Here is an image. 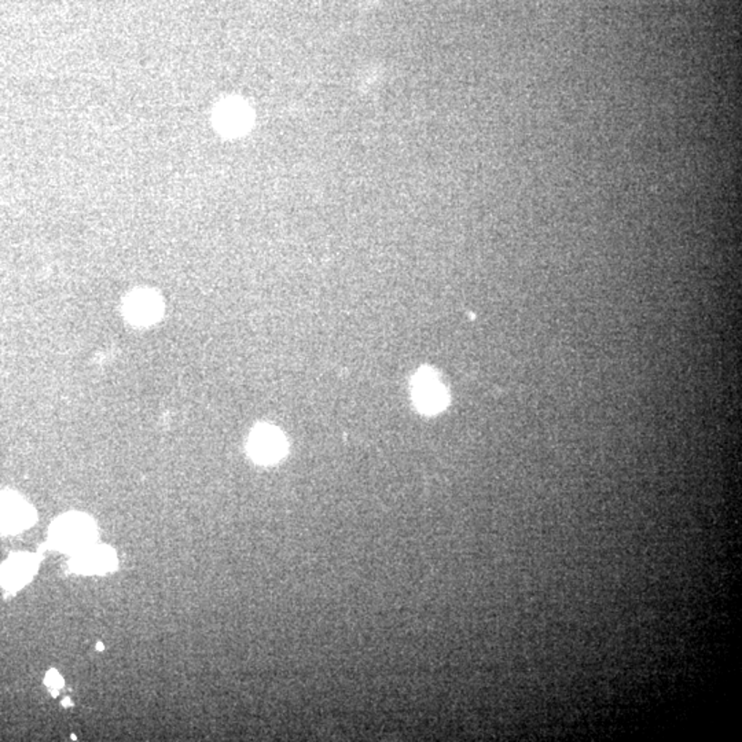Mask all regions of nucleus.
<instances>
[{
	"label": "nucleus",
	"mask_w": 742,
	"mask_h": 742,
	"mask_svg": "<svg viewBox=\"0 0 742 742\" xmlns=\"http://www.w3.org/2000/svg\"><path fill=\"white\" fill-rule=\"evenodd\" d=\"M97 536L96 524L87 515H62L54 523L50 531V539L56 547L62 550H73L76 553L86 547L93 546Z\"/></svg>",
	"instance_id": "obj_1"
},
{
	"label": "nucleus",
	"mask_w": 742,
	"mask_h": 742,
	"mask_svg": "<svg viewBox=\"0 0 742 742\" xmlns=\"http://www.w3.org/2000/svg\"><path fill=\"white\" fill-rule=\"evenodd\" d=\"M412 396L423 414H437L449 403L447 391L431 370L418 371L412 382Z\"/></svg>",
	"instance_id": "obj_2"
},
{
	"label": "nucleus",
	"mask_w": 742,
	"mask_h": 742,
	"mask_svg": "<svg viewBox=\"0 0 742 742\" xmlns=\"http://www.w3.org/2000/svg\"><path fill=\"white\" fill-rule=\"evenodd\" d=\"M286 449L285 436L274 426H258L250 434L249 454L256 462L263 465L278 462L286 454Z\"/></svg>",
	"instance_id": "obj_3"
},
{
	"label": "nucleus",
	"mask_w": 742,
	"mask_h": 742,
	"mask_svg": "<svg viewBox=\"0 0 742 742\" xmlns=\"http://www.w3.org/2000/svg\"><path fill=\"white\" fill-rule=\"evenodd\" d=\"M36 513L15 493H0V535L17 534L31 527Z\"/></svg>",
	"instance_id": "obj_4"
},
{
	"label": "nucleus",
	"mask_w": 742,
	"mask_h": 742,
	"mask_svg": "<svg viewBox=\"0 0 742 742\" xmlns=\"http://www.w3.org/2000/svg\"><path fill=\"white\" fill-rule=\"evenodd\" d=\"M117 565L116 553L109 547L88 546L75 553L70 566L77 574H107Z\"/></svg>",
	"instance_id": "obj_5"
},
{
	"label": "nucleus",
	"mask_w": 742,
	"mask_h": 742,
	"mask_svg": "<svg viewBox=\"0 0 742 742\" xmlns=\"http://www.w3.org/2000/svg\"><path fill=\"white\" fill-rule=\"evenodd\" d=\"M37 569V558L32 554L12 555L0 568V584L6 590L17 591L25 585Z\"/></svg>",
	"instance_id": "obj_6"
},
{
	"label": "nucleus",
	"mask_w": 742,
	"mask_h": 742,
	"mask_svg": "<svg viewBox=\"0 0 742 742\" xmlns=\"http://www.w3.org/2000/svg\"><path fill=\"white\" fill-rule=\"evenodd\" d=\"M160 300L148 293H137L132 296L127 306V314L131 320L139 325L152 323L160 315Z\"/></svg>",
	"instance_id": "obj_7"
},
{
	"label": "nucleus",
	"mask_w": 742,
	"mask_h": 742,
	"mask_svg": "<svg viewBox=\"0 0 742 742\" xmlns=\"http://www.w3.org/2000/svg\"><path fill=\"white\" fill-rule=\"evenodd\" d=\"M45 682L47 686L53 687V689H59V687L64 686V679L56 670L48 671Z\"/></svg>",
	"instance_id": "obj_8"
},
{
	"label": "nucleus",
	"mask_w": 742,
	"mask_h": 742,
	"mask_svg": "<svg viewBox=\"0 0 742 742\" xmlns=\"http://www.w3.org/2000/svg\"><path fill=\"white\" fill-rule=\"evenodd\" d=\"M64 706H70V701L67 700V698H66V700L64 701Z\"/></svg>",
	"instance_id": "obj_9"
},
{
	"label": "nucleus",
	"mask_w": 742,
	"mask_h": 742,
	"mask_svg": "<svg viewBox=\"0 0 742 742\" xmlns=\"http://www.w3.org/2000/svg\"><path fill=\"white\" fill-rule=\"evenodd\" d=\"M98 650H104V645L98 644Z\"/></svg>",
	"instance_id": "obj_10"
}]
</instances>
